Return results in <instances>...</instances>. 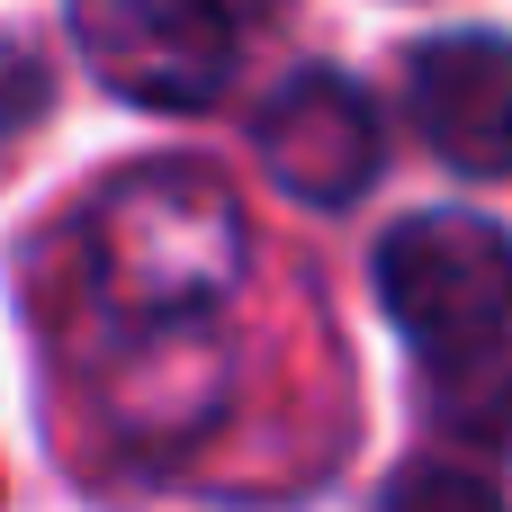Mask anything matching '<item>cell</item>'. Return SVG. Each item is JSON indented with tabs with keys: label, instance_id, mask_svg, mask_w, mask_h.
<instances>
[{
	"label": "cell",
	"instance_id": "obj_6",
	"mask_svg": "<svg viewBox=\"0 0 512 512\" xmlns=\"http://www.w3.org/2000/svg\"><path fill=\"white\" fill-rule=\"evenodd\" d=\"M378 512H504V495H495L486 477H468V468L423 459V468H405V477L387 486V504H378Z\"/></svg>",
	"mask_w": 512,
	"mask_h": 512
},
{
	"label": "cell",
	"instance_id": "obj_4",
	"mask_svg": "<svg viewBox=\"0 0 512 512\" xmlns=\"http://www.w3.org/2000/svg\"><path fill=\"white\" fill-rule=\"evenodd\" d=\"M405 99L423 144L468 171V180H512V45L504 36H432L405 63Z\"/></svg>",
	"mask_w": 512,
	"mask_h": 512
},
{
	"label": "cell",
	"instance_id": "obj_1",
	"mask_svg": "<svg viewBox=\"0 0 512 512\" xmlns=\"http://www.w3.org/2000/svg\"><path fill=\"white\" fill-rule=\"evenodd\" d=\"M378 297L423 351L450 423H495L512 396V243L486 216H405L378 243Z\"/></svg>",
	"mask_w": 512,
	"mask_h": 512
},
{
	"label": "cell",
	"instance_id": "obj_5",
	"mask_svg": "<svg viewBox=\"0 0 512 512\" xmlns=\"http://www.w3.org/2000/svg\"><path fill=\"white\" fill-rule=\"evenodd\" d=\"M261 162L306 207H351L378 180V108L342 72H297L261 108Z\"/></svg>",
	"mask_w": 512,
	"mask_h": 512
},
{
	"label": "cell",
	"instance_id": "obj_3",
	"mask_svg": "<svg viewBox=\"0 0 512 512\" xmlns=\"http://www.w3.org/2000/svg\"><path fill=\"white\" fill-rule=\"evenodd\" d=\"M72 45L117 99L207 108L234 81L243 27L216 18V9H180V0H81L72 9Z\"/></svg>",
	"mask_w": 512,
	"mask_h": 512
},
{
	"label": "cell",
	"instance_id": "obj_2",
	"mask_svg": "<svg viewBox=\"0 0 512 512\" xmlns=\"http://www.w3.org/2000/svg\"><path fill=\"white\" fill-rule=\"evenodd\" d=\"M81 261L126 324H198L243 279V207L207 162H144L90 198Z\"/></svg>",
	"mask_w": 512,
	"mask_h": 512
}]
</instances>
